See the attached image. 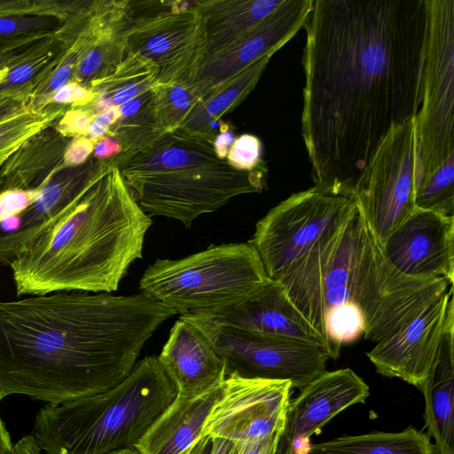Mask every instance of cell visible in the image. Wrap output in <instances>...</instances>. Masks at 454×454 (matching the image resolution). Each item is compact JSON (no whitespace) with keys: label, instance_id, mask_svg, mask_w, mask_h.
I'll use <instances>...</instances> for the list:
<instances>
[{"label":"cell","instance_id":"obj_1","mask_svg":"<svg viewBox=\"0 0 454 454\" xmlns=\"http://www.w3.org/2000/svg\"><path fill=\"white\" fill-rule=\"evenodd\" d=\"M427 0H315L301 134L314 186L353 200L380 140L422 100Z\"/></svg>","mask_w":454,"mask_h":454},{"label":"cell","instance_id":"obj_2","mask_svg":"<svg viewBox=\"0 0 454 454\" xmlns=\"http://www.w3.org/2000/svg\"><path fill=\"white\" fill-rule=\"evenodd\" d=\"M175 314L142 293L55 292L0 301V393L56 405L110 389Z\"/></svg>","mask_w":454,"mask_h":454},{"label":"cell","instance_id":"obj_3","mask_svg":"<svg viewBox=\"0 0 454 454\" xmlns=\"http://www.w3.org/2000/svg\"><path fill=\"white\" fill-rule=\"evenodd\" d=\"M152 223L110 160L66 214L17 250L9 264L17 295L116 291Z\"/></svg>","mask_w":454,"mask_h":454},{"label":"cell","instance_id":"obj_4","mask_svg":"<svg viewBox=\"0 0 454 454\" xmlns=\"http://www.w3.org/2000/svg\"><path fill=\"white\" fill-rule=\"evenodd\" d=\"M214 138L183 128L162 134L148 146L116 162L143 211L189 227L235 196L262 192L266 163L241 171L220 160Z\"/></svg>","mask_w":454,"mask_h":454},{"label":"cell","instance_id":"obj_5","mask_svg":"<svg viewBox=\"0 0 454 454\" xmlns=\"http://www.w3.org/2000/svg\"><path fill=\"white\" fill-rule=\"evenodd\" d=\"M176 395V387L159 357L146 356L110 389L41 408L33 436L47 454H107L133 449Z\"/></svg>","mask_w":454,"mask_h":454},{"label":"cell","instance_id":"obj_6","mask_svg":"<svg viewBox=\"0 0 454 454\" xmlns=\"http://www.w3.org/2000/svg\"><path fill=\"white\" fill-rule=\"evenodd\" d=\"M268 278L250 243H230L212 245L182 259H157L138 286L176 314L200 315L241 301Z\"/></svg>","mask_w":454,"mask_h":454},{"label":"cell","instance_id":"obj_7","mask_svg":"<svg viewBox=\"0 0 454 454\" xmlns=\"http://www.w3.org/2000/svg\"><path fill=\"white\" fill-rule=\"evenodd\" d=\"M416 185L454 154V0H427Z\"/></svg>","mask_w":454,"mask_h":454},{"label":"cell","instance_id":"obj_8","mask_svg":"<svg viewBox=\"0 0 454 454\" xmlns=\"http://www.w3.org/2000/svg\"><path fill=\"white\" fill-rule=\"evenodd\" d=\"M124 38L129 51L157 67L159 84L195 82L207 57L195 1H131Z\"/></svg>","mask_w":454,"mask_h":454},{"label":"cell","instance_id":"obj_9","mask_svg":"<svg viewBox=\"0 0 454 454\" xmlns=\"http://www.w3.org/2000/svg\"><path fill=\"white\" fill-rule=\"evenodd\" d=\"M417 172L413 117L380 140L356 184L353 201L380 246L416 209Z\"/></svg>","mask_w":454,"mask_h":454},{"label":"cell","instance_id":"obj_10","mask_svg":"<svg viewBox=\"0 0 454 454\" xmlns=\"http://www.w3.org/2000/svg\"><path fill=\"white\" fill-rule=\"evenodd\" d=\"M356 209L352 200L313 186L271 208L257 222L248 243L258 253L268 278L275 279Z\"/></svg>","mask_w":454,"mask_h":454},{"label":"cell","instance_id":"obj_11","mask_svg":"<svg viewBox=\"0 0 454 454\" xmlns=\"http://www.w3.org/2000/svg\"><path fill=\"white\" fill-rule=\"evenodd\" d=\"M213 324L226 377L287 380L301 389L326 371L330 357L323 346Z\"/></svg>","mask_w":454,"mask_h":454},{"label":"cell","instance_id":"obj_12","mask_svg":"<svg viewBox=\"0 0 454 454\" xmlns=\"http://www.w3.org/2000/svg\"><path fill=\"white\" fill-rule=\"evenodd\" d=\"M292 389L287 380L227 376L202 436L245 442L267 436L284 427Z\"/></svg>","mask_w":454,"mask_h":454},{"label":"cell","instance_id":"obj_13","mask_svg":"<svg viewBox=\"0 0 454 454\" xmlns=\"http://www.w3.org/2000/svg\"><path fill=\"white\" fill-rule=\"evenodd\" d=\"M369 395V386L353 370L325 371L289 401L275 454H306L312 434Z\"/></svg>","mask_w":454,"mask_h":454},{"label":"cell","instance_id":"obj_14","mask_svg":"<svg viewBox=\"0 0 454 454\" xmlns=\"http://www.w3.org/2000/svg\"><path fill=\"white\" fill-rule=\"evenodd\" d=\"M453 285L416 317L366 353L376 372L421 390L435 362Z\"/></svg>","mask_w":454,"mask_h":454},{"label":"cell","instance_id":"obj_15","mask_svg":"<svg viewBox=\"0 0 454 454\" xmlns=\"http://www.w3.org/2000/svg\"><path fill=\"white\" fill-rule=\"evenodd\" d=\"M312 5L313 0H285L247 33L207 55L196 83L207 96L258 59L273 55L305 26Z\"/></svg>","mask_w":454,"mask_h":454},{"label":"cell","instance_id":"obj_16","mask_svg":"<svg viewBox=\"0 0 454 454\" xmlns=\"http://www.w3.org/2000/svg\"><path fill=\"white\" fill-rule=\"evenodd\" d=\"M403 275L454 280V216L416 208L381 246Z\"/></svg>","mask_w":454,"mask_h":454},{"label":"cell","instance_id":"obj_17","mask_svg":"<svg viewBox=\"0 0 454 454\" xmlns=\"http://www.w3.org/2000/svg\"><path fill=\"white\" fill-rule=\"evenodd\" d=\"M108 160L90 157L76 167H64L38 192L34 202L0 223V263L10 264L26 241L66 214L109 167Z\"/></svg>","mask_w":454,"mask_h":454},{"label":"cell","instance_id":"obj_18","mask_svg":"<svg viewBox=\"0 0 454 454\" xmlns=\"http://www.w3.org/2000/svg\"><path fill=\"white\" fill-rule=\"evenodd\" d=\"M158 357L179 398L198 397L220 387L226 378L224 363L214 346V324L200 317L180 316Z\"/></svg>","mask_w":454,"mask_h":454},{"label":"cell","instance_id":"obj_19","mask_svg":"<svg viewBox=\"0 0 454 454\" xmlns=\"http://www.w3.org/2000/svg\"><path fill=\"white\" fill-rule=\"evenodd\" d=\"M191 316L206 318L222 326L294 339L326 349L323 338L293 305L282 286L270 278L254 293L231 306Z\"/></svg>","mask_w":454,"mask_h":454},{"label":"cell","instance_id":"obj_20","mask_svg":"<svg viewBox=\"0 0 454 454\" xmlns=\"http://www.w3.org/2000/svg\"><path fill=\"white\" fill-rule=\"evenodd\" d=\"M420 392L436 454H454V300L450 301L435 362Z\"/></svg>","mask_w":454,"mask_h":454},{"label":"cell","instance_id":"obj_21","mask_svg":"<svg viewBox=\"0 0 454 454\" xmlns=\"http://www.w3.org/2000/svg\"><path fill=\"white\" fill-rule=\"evenodd\" d=\"M220 391L221 386L193 399L176 396L134 448L140 454H188L202 437Z\"/></svg>","mask_w":454,"mask_h":454},{"label":"cell","instance_id":"obj_22","mask_svg":"<svg viewBox=\"0 0 454 454\" xmlns=\"http://www.w3.org/2000/svg\"><path fill=\"white\" fill-rule=\"evenodd\" d=\"M71 138L52 125L23 142L0 168L5 190H40L61 168Z\"/></svg>","mask_w":454,"mask_h":454},{"label":"cell","instance_id":"obj_23","mask_svg":"<svg viewBox=\"0 0 454 454\" xmlns=\"http://www.w3.org/2000/svg\"><path fill=\"white\" fill-rule=\"evenodd\" d=\"M285 0H195L205 26L207 56L247 33Z\"/></svg>","mask_w":454,"mask_h":454},{"label":"cell","instance_id":"obj_24","mask_svg":"<svg viewBox=\"0 0 454 454\" xmlns=\"http://www.w3.org/2000/svg\"><path fill=\"white\" fill-rule=\"evenodd\" d=\"M83 0H0V40L58 32Z\"/></svg>","mask_w":454,"mask_h":454},{"label":"cell","instance_id":"obj_25","mask_svg":"<svg viewBox=\"0 0 454 454\" xmlns=\"http://www.w3.org/2000/svg\"><path fill=\"white\" fill-rule=\"evenodd\" d=\"M306 454H436L430 436L410 426L400 432L344 435L309 445Z\"/></svg>","mask_w":454,"mask_h":454},{"label":"cell","instance_id":"obj_26","mask_svg":"<svg viewBox=\"0 0 454 454\" xmlns=\"http://www.w3.org/2000/svg\"><path fill=\"white\" fill-rule=\"evenodd\" d=\"M158 84L157 67L140 54L128 50L117 66L91 90L95 98L85 107L98 114L120 106Z\"/></svg>","mask_w":454,"mask_h":454},{"label":"cell","instance_id":"obj_27","mask_svg":"<svg viewBox=\"0 0 454 454\" xmlns=\"http://www.w3.org/2000/svg\"><path fill=\"white\" fill-rule=\"evenodd\" d=\"M271 57V54L262 57L238 75L215 87L182 128L215 139L220 119L233 111L250 94Z\"/></svg>","mask_w":454,"mask_h":454},{"label":"cell","instance_id":"obj_28","mask_svg":"<svg viewBox=\"0 0 454 454\" xmlns=\"http://www.w3.org/2000/svg\"><path fill=\"white\" fill-rule=\"evenodd\" d=\"M68 46V42L59 32L35 43L0 70V97L22 96L29 99Z\"/></svg>","mask_w":454,"mask_h":454},{"label":"cell","instance_id":"obj_29","mask_svg":"<svg viewBox=\"0 0 454 454\" xmlns=\"http://www.w3.org/2000/svg\"><path fill=\"white\" fill-rule=\"evenodd\" d=\"M154 88L118 106V117L106 135L121 147V153L111 159L114 166L164 134L157 118Z\"/></svg>","mask_w":454,"mask_h":454},{"label":"cell","instance_id":"obj_30","mask_svg":"<svg viewBox=\"0 0 454 454\" xmlns=\"http://www.w3.org/2000/svg\"><path fill=\"white\" fill-rule=\"evenodd\" d=\"M129 19L109 28L87 51L73 82L93 90L124 58L128 51L124 28Z\"/></svg>","mask_w":454,"mask_h":454},{"label":"cell","instance_id":"obj_31","mask_svg":"<svg viewBox=\"0 0 454 454\" xmlns=\"http://www.w3.org/2000/svg\"><path fill=\"white\" fill-rule=\"evenodd\" d=\"M154 93L157 118L163 133L182 128L206 97L196 82L158 84Z\"/></svg>","mask_w":454,"mask_h":454},{"label":"cell","instance_id":"obj_32","mask_svg":"<svg viewBox=\"0 0 454 454\" xmlns=\"http://www.w3.org/2000/svg\"><path fill=\"white\" fill-rule=\"evenodd\" d=\"M414 201L416 208L454 216V154L416 185Z\"/></svg>","mask_w":454,"mask_h":454},{"label":"cell","instance_id":"obj_33","mask_svg":"<svg viewBox=\"0 0 454 454\" xmlns=\"http://www.w3.org/2000/svg\"><path fill=\"white\" fill-rule=\"evenodd\" d=\"M47 106L41 111L29 107L0 122V156L13 153L27 138L54 124L67 111Z\"/></svg>","mask_w":454,"mask_h":454},{"label":"cell","instance_id":"obj_34","mask_svg":"<svg viewBox=\"0 0 454 454\" xmlns=\"http://www.w3.org/2000/svg\"><path fill=\"white\" fill-rule=\"evenodd\" d=\"M262 152V142L256 136L243 134L234 139L225 160L239 170L252 171L265 164Z\"/></svg>","mask_w":454,"mask_h":454},{"label":"cell","instance_id":"obj_35","mask_svg":"<svg viewBox=\"0 0 454 454\" xmlns=\"http://www.w3.org/2000/svg\"><path fill=\"white\" fill-rule=\"evenodd\" d=\"M94 114L85 106L70 108L53 124L55 129L68 138L86 137Z\"/></svg>","mask_w":454,"mask_h":454},{"label":"cell","instance_id":"obj_36","mask_svg":"<svg viewBox=\"0 0 454 454\" xmlns=\"http://www.w3.org/2000/svg\"><path fill=\"white\" fill-rule=\"evenodd\" d=\"M95 98V93L80 84L71 82L56 90L46 101L47 106L63 107L66 109L87 106Z\"/></svg>","mask_w":454,"mask_h":454},{"label":"cell","instance_id":"obj_37","mask_svg":"<svg viewBox=\"0 0 454 454\" xmlns=\"http://www.w3.org/2000/svg\"><path fill=\"white\" fill-rule=\"evenodd\" d=\"M54 34H32L0 40V70L15 61L35 43Z\"/></svg>","mask_w":454,"mask_h":454},{"label":"cell","instance_id":"obj_38","mask_svg":"<svg viewBox=\"0 0 454 454\" xmlns=\"http://www.w3.org/2000/svg\"><path fill=\"white\" fill-rule=\"evenodd\" d=\"M39 190H5L0 192V223L17 215L35 200Z\"/></svg>","mask_w":454,"mask_h":454},{"label":"cell","instance_id":"obj_39","mask_svg":"<svg viewBox=\"0 0 454 454\" xmlns=\"http://www.w3.org/2000/svg\"><path fill=\"white\" fill-rule=\"evenodd\" d=\"M283 427L255 441L235 442L231 454H275Z\"/></svg>","mask_w":454,"mask_h":454},{"label":"cell","instance_id":"obj_40","mask_svg":"<svg viewBox=\"0 0 454 454\" xmlns=\"http://www.w3.org/2000/svg\"><path fill=\"white\" fill-rule=\"evenodd\" d=\"M96 142L86 137L69 141L64 156V167H76L85 163L92 155Z\"/></svg>","mask_w":454,"mask_h":454},{"label":"cell","instance_id":"obj_41","mask_svg":"<svg viewBox=\"0 0 454 454\" xmlns=\"http://www.w3.org/2000/svg\"><path fill=\"white\" fill-rule=\"evenodd\" d=\"M118 117V106H114L106 112L95 114L90 125L87 137L97 142L105 137Z\"/></svg>","mask_w":454,"mask_h":454},{"label":"cell","instance_id":"obj_42","mask_svg":"<svg viewBox=\"0 0 454 454\" xmlns=\"http://www.w3.org/2000/svg\"><path fill=\"white\" fill-rule=\"evenodd\" d=\"M28 99L22 96L0 97V122L26 111Z\"/></svg>","mask_w":454,"mask_h":454},{"label":"cell","instance_id":"obj_43","mask_svg":"<svg viewBox=\"0 0 454 454\" xmlns=\"http://www.w3.org/2000/svg\"><path fill=\"white\" fill-rule=\"evenodd\" d=\"M121 153L120 144L114 138L105 136L96 142L91 156L98 160H109Z\"/></svg>","mask_w":454,"mask_h":454},{"label":"cell","instance_id":"obj_44","mask_svg":"<svg viewBox=\"0 0 454 454\" xmlns=\"http://www.w3.org/2000/svg\"><path fill=\"white\" fill-rule=\"evenodd\" d=\"M234 137L227 123L221 122L219 133L214 140V148L217 157L220 160H225L230 146L234 141Z\"/></svg>","mask_w":454,"mask_h":454},{"label":"cell","instance_id":"obj_45","mask_svg":"<svg viewBox=\"0 0 454 454\" xmlns=\"http://www.w3.org/2000/svg\"><path fill=\"white\" fill-rule=\"evenodd\" d=\"M42 450L33 436L26 435L13 444L11 454H42Z\"/></svg>","mask_w":454,"mask_h":454},{"label":"cell","instance_id":"obj_46","mask_svg":"<svg viewBox=\"0 0 454 454\" xmlns=\"http://www.w3.org/2000/svg\"><path fill=\"white\" fill-rule=\"evenodd\" d=\"M3 398L0 393V403ZM12 446L10 434L0 415V454H11Z\"/></svg>","mask_w":454,"mask_h":454},{"label":"cell","instance_id":"obj_47","mask_svg":"<svg viewBox=\"0 0 454 454\" xmlns=\"http://www.w3.org/2000/svg\"><path fill=\"white\" fill-rule=\"evenodd\" d=\"M235 442L220 437H213L211 454H231Z\"/></svg>","mask_w":454,"mask_h":454},{"label":"cell","instance_id":"obj_48","mask_svg":"<svg viewBox=\"0 0 454 454\" xmlns=\"http://www.w3.org/2000/svg\"><path fill=\"white\" fill-rule=\"evenodd\" d=\"M213 437L204 435L192 446L188 454H211Z\"/></svg>","mask_w":454,"mask_h":454},{"label":"cell","instance_id":"obj_49","mask_svg":"<svg viewBox=\"0 0 454 454\" xmlns=\"http://www.w3.org/2000/svg\"><path fill=\"white\" fill-rule=\"evenodd\" d=\"M107 454H140L135 448L133 449H122L109 452Z\"/></svg>","mask_w":454,"mask_h":454},{"label":"cell","instance_id":"obj_50","mask_svg":"<svg viewBox=\"0 0 454 454\" xmlns=\"http://www.w3.org/2000/svg\"><path fill=\"white\" fill-rule=\"evenodd\" d=\"M12 153L0 156V168H1L2 165L4 163V161L8 159V157ZM1 187H2V178H1V176H0V190H1Z\"/></svg>","mask_w":454,"mask_h":454}]
</instances>
